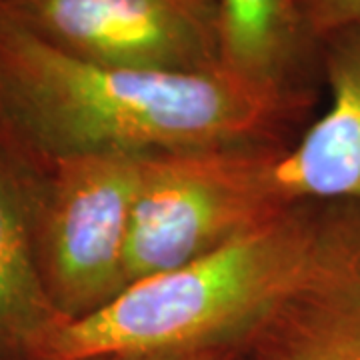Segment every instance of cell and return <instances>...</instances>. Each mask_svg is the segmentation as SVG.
Segmentation results:
<instances>
[{
    "label": "cell",
    "mask_w": 360,
    "mask_h": 360,
    "mask_svg": "<svg viewBox=\"0 0 360 360\" xmlns=\"http://www.w3.org/2000/svg\"><path fill=\"white\" fill-rule=\"evenodd\" d=\"M310 115L224 70L170 75L92 65L54 49L0 6V139L28 162L284 148Z\"/></svg>",
    "instance_id": "cell-1"
},
{
    "label": "cell",
    "mask_w": 360,
    "mask_h": 360,
    "mask_svg": "<svg viewBox=\"0 0 360 360\" xmlns=\"http://www.w3.org/2000/svg\"><path fill=\"white\" fill-rule=\"evenodd\" d=\"M321 202L286 208L182 266L132 283L104 309L68 321L40 360L236 347L302 272Z\"/></svg>",
    "instance_id": "cell-2"
},
{
    "label": "cell",
    "mask_w": 360,
    "mask_h": 360,
    "mask_svg": "<svg viewBox=\"0 0 360 360\" xmlns=\"http://www.w3.org/2000/svg\"><path fill=\"white\" fill-rule=\"evenodd\" d=\"M146 156L104 153L51 162L18 156L40 276L66 321L104 309L129 288L130 219Z\"/></svg>",
    "instance_id": "cell-3"
},
{
    "label": "cell",
    "mask_w": 360,
    "mask_h": 360,
    "mask_svg": "<svg viewBox=\"0 0 360 360\" xmlns=\"http://www.w3.org/2000/svg\"><path fill=\"white\" fill-rule=\"evenodd\" d=\"M286 148V146H284ZM278 148L148 155L130 219L129 286L217 250L281 214L266 168Z\"/></svg>",
    "instance_id": "cell-4"
},
{
    "label": "cell",
    "mask_w": 360,
    "mask_h": 360,
    "mask_svg": "<svg viewBox=\"0 0 360 360\" xmlns=\"http://www.w3.org/2000/svg\"><path fill=\"white\" fill-rule=\"evenodd\" d=\"M39 39L92 65L219 72L217 0H0Z\"/></svg>",
    "instance_id": "cell-5"
},
{
    "label": "cell",
    "mask_w": 360,
    "mask_h": 360,
    "mask_svg": "<svg viewBox=\"0 0 360 360\" xmlns=\"http://www.w3.org/2000/svg\"><path fill=\"white\" fill-rule=\"evenodd\" d=\"M240 360H360V206L321 202L295 284L236 345Z\"/></svg>",
    "instance_id": "cell-6"
},
{
    "label": "cell",
    "mask_w": 360,
    "mask_h": 360,
    "mask_svg": "<svg viewBox=\"0 0 360 360\" xmlns=\"http://www.w3.org/2000/svg\"><path fill=\"white\" fill-rule=\"evenodd\" d=\"M321 44L330 106L290 146L270 155L266 179L281 210L304 202L360 206V22Z\"/></svg>",
    "instance_id": "cell-7"
},
{
    "label": "cell",
    "mask_w": 360,
    "mask_h": 360,
    "mask_svg": "<svg viewBox=\"0 0 360 360\" xmlns=\"http://www.w3.org/2000/svg\"><path fill=\"white\" fill-rule=\"evenodd\" d=\"M220 66L252 89L314 110L322 44L296 0H217Z\"/></svg>",
    "instance_id": "cell-8"
},
{
    "label": "cell",
    "mask_w": 360,
    "mask_h": 360,
    "mask_svg": "<svg viewBox=\"0 0 360 360\" xmlns=\"http://www.w3.org/2000/svg\"><path fill=\"white\" fill-rule=\"evenodd\" d=\"M66 322L40 276L22 162L0 139V356L40 360Z\"/></svg>",
    "instance_id": "cell-9"
},
{
    "label": "cell",
    "mask_w": 360,
    "mask_h": 360,
    "mask_svg": "<svg viewBox=\"0 0 360 360\" xmlns=\"http://www.w3.org/2000/svg\"><path fill=\"white\" fill-rule=\"evenodd\" d=\"M296 4L304 25L319 40L360 22V0H296Z\"/></svg>",
    "instance_id": "cell-10"
},
{
    "label": "cell",
    "mask_w": 360,
    "mask_h": 360,
    "mask_svg": "<svg viewBox=\"0 0 360 360\" xmlns=\"http://www.w3.org/2000/svg\"><path fill=\"white\" fill-rule=\"evenodd\" d=\"M84 360H240L236 347L188 348V350H156V352H116Z\"/></svg>",
    "instance_id": "cell-11"
},
{
    "label": "cell",
    "mask_w": 360,
    "mask_h": 360,
    "mask_svg": "<svg viewBox=\"0 0 360 360\" xmlns=\"http://www.w3.org/2000/svg\"><path fill=\"white\" fill-rule=\"evenodd\" d=\"M0 360H8V359H2V356H0Z\"/></svg>",
    "instance_id": "cell-12"
}]
</instances>
